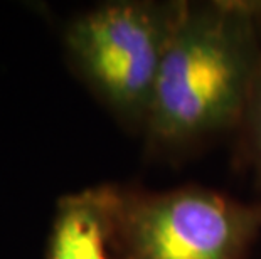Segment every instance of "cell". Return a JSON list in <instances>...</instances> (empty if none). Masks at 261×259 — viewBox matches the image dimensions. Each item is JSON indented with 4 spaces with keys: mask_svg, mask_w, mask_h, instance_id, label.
<instances>
[{
    "mask_svg": "<svg viewBox=\"0 0 261 259\" xmlns=\"http://www.w3.org/2000/svg\"><path fill=\"white\" fill-rule=\"evenodd\" d=\"M238 126L241 128L244 153L261 185V56Z\"/></svg>",
    "mask_w": 261,
    "mask_h": 259,
    "instance_id": "cell-5",
    "label": "cell"
},
{
    "mask_svg": "<svg viewBox=\"0 0 261 259\" xmlns=\"http://www.w3.org/2000/svg\"><path fill=\"white\" fill-rule=\"evenodd\" d=\"M110 204L90 197L69 200L56 224L51 259H108L105 224Z\"/></svg>",
    "mask_w": 261,
    "mask_h": 259,
    "instance_id": "cell-4",
    "label": "cell"
},
{
    "mask_svg": "<svg viewBox=\"0 0 261 259\" xmlns=\"http://www.w3.org/2000/svg\"><path fill=\"white\" fill-rule=\"evenodd\" d=\"M130 259H243L261 229V202L187 187L115 206Z\"/></svg>",
    "mask_w": 261,
    "mask_h": 259,
    "instance_id": "cell-3",
    "label": "cell"
},
{
    "mask_svg": "<svg viewBox=\"0 0 261 259\" xmlns=\"http://www.w3.org/2000/svg\"><path fill=\"white\" fill-rule=\"evenodd\" d=\"M261 56V4L186 2L162 59L147 128L182 147L238 126Z\"/></svg>",
    "mask_w": 261,
    "mask_h": 259,
    "instance_id": "cell-1",
    "label": "cell"
},
{
    "mask_svg": "<svg viewBox=\"0 0 261 259\" xmlns=\"http://www.w3.org/2000/svg\"><path fill=\"white\" fill-rule=\"evenodd\" d=\"M186 2H120L77 19L68 46L103 98L147 121L162 59Z\"/></svg>",
    "mask_w": 261,
    "mask_h": 259,
    "instance_id": "cell-2",
    "label": "cell"
}]
</instances>
